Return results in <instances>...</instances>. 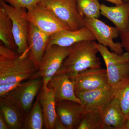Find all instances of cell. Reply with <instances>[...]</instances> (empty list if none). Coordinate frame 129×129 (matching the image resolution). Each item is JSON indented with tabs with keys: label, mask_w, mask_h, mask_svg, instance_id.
Masks as SVG:
<instances>
[{
	"label": "cell",
	"mask_w": 129,
	"mask_h": 129,
	"mask_svg": "<svg viewBox=\"0 0 129 129\" xmlns=\"http://www.w3.org/2000/svg\"><path fill=\"white\" fill-rule=\"evenodd\" d=\"M38 69L29 55H20L5 45L0 46V97L37 74Z\"/></svg>",
	"instance_id": "obj_1"
},
{
	"label": "cell",
	"mask_w": 129,
	"mask_h": 129,
	"mask_svg": "<svg viewBox=\"0 0 129 129\" xmlns=\"http://www.w3.org/2000/svg\"><path fill=\"white\" fill-rule=\"evenodd\" d=\"M94 41L79 42L70 47L68 55L56 74L69 76L88 69L101 68V62Z\"/></svg>",
	"instance_id": "obj_2"
},
{
	"label": "cell",
	"mask_w": 129,
	"mask_h": 129,
	"mask_svg": "<svg viewBox=\"0 0 129 129\" xmlns=\"http://www.w3.org/2000/svg\"><path fill=\"white\" fill-rule=\"evenodd\" d=\"M106 64L109 84L113 88L129 78V52L119 55L111 52L107 47L95 43Z\"/></svg>",
	"instance_id": "obj_3"
},
{
	"label": "cell",
	"mask_w": 129,
	"mask_h": 129,
	"mask_svg": "<svg viewBox=\"0 0 129 129\" xmlns=\"http://www.w3.org/2000/svg\"><path fill=\"white\" fill-rule=\"evenodd\" d=\"M43 85V80L37 72L32 78L21 83L4 96L27 115L30 110L35 98Z\"/></svg>",
	"instance_id": "obj_4"
},
{
	"label": "cell",
	"mask_w": 129,
	"mask_h": 129,
	"mask_svg": "<svg viewBox=\"0 0 129 129\" xmlns=\"http://www.w3.org/2000/svg\"><path fill=\"white\" fill-rule=\"evenodd\" d=\"M38 4L52 12L70 30L85 26L84 18L77 10L76 0H41Z\"/></svg>",
	"instance_id": "obj_5"
},
{
	"label": "cell",
	"mask_w": 129,
	"mask_h": 129,
	"mask_svg": "<svg viewBox=\"0 0 129 129\" xmlns=\"http://www.w3.org/2000/svg\"><path fill=\"white\" fill-rule=\"evenodd\" d=\"M0 6L3 8L11 19L13 33L18 53L20 55H29L28 42L29 23L24 16L26 9L15 8L7 4L4 0H0Z\"/></svg>",
	"instance_id": "obj_6"
},
{
	"label": "cell",
	"mask_w": 129,
	"mask_h": 129,
	"mask_svg": "<svg viewBox=\"0 0 129 129\" xmlns=\"http://www.w3.org/2000/svg\"><path fill=\"white\" fill-rule=\"evenodd\" d=\"M24 16L29 23L37 27L49 37L62 30H70L52 12L39 4L26 11Z\"/></svg>",
	"instance_id": "obj_7"
},
{
	"label": "cell",
	"mask_w": 129,
	"mask_h": 129,
	"mask_svg": "<svg viewBox=\"0 0 129 129\" xmlns=\"http://www.w3.org/2000/svg\"><path fill=\"white\" fill-rule=\"evenodd\" d=\"M69 51L70 47L54 45L47 47L38 68V73L43 80L42 87L47 86L49 81L60 68Z\"/></svg>",
	"instance_id": "obj_8"
},
{
	"label": "cell",
	"mask_w": 129,
	"mask_h": 129,
	"mask_svg": "<svg viewBox=\"0 0 129 129\" xmlns=\"http://www.w3.org/2000/svg\"><path fill=\"white\" fill-rule=\"evenodd\" d=\"M84 22L85 26L93 33L98 44L109 47L111 50L119 55L123 53L121 43L114 41L120 33L117 28L107 25L98 18H84Z\"/></svg>",
	"instance_id": "obj_9"
},
{
	"label": "cell",
	"mask_w": 129,
	"mask_h": 129,
	"mask_svg": "<svg viewBox=\"0 0 129 129\" xmlns=\"http://www.w3.org/2000/svg\"><path fill=\"white\" fill-rule=\"evenodd\" d=\"M75 91H85L105 88L109 84L106 69H88L69 76Z\"/></svg>",
	"instance_id": "obj_10"
},
{
	"label": "cell",
	"mask_w": 129,
	"mask_h": 129,
	"mask_svg": "<svg viewBox=\"0 0 129 129\" xmlns=\"http://www.w3.org/2000/svg\"><path fill=\"white\" fill-rule=\"evenodd\" d=\"M56 112L67 129H77L85 114L82 104L69 100L56 102Z\"/></svg>",
	"instance_id": "obj_11"
},
{
	"label": "cell",
	"mask_w": 129,
	"mask_h": 129,
	"mask_svg": "<svg viewBox=\"0 0 129 129\" xmlns=\"http://www.w3.org/2000/svg\"><path fill=\"white\" fill-rule=\"evenodd\" d=\"M86 112L95 109H100L114 97L113 88L110 86L85 91H75Z\"/></svg>",
	"instance_id": "obj_12"
},
{
	"label": "cell",
	"mask_w": 129,
	"mask_h": 129,
	"mask_svg": "<svg viewBox=\"0 0 129 129\" xmlns=\"http://www.w3.org/2000/svg\"><path fill=\"white\" fill-rule=\"evenodd\" d=\"M96 40L93 33L85 25L78 30H64L52 35L49 37L47 47L54 45L69 47L79 42Z\"/></svg>",
	"instance_id": "obj_13"
},
{
	"label": "cell",
	"mask_w": 129,
	"mask_h": 129,
	"mask_svg": "<svg viewBox=\"0 0 129 129\" xmlns=\"http://www.w3.org/2000/svg\"><path fill=\"white\" fill-rule=\"evenodd\" d=\"M49 37L37 27L29 23L28 36L29 56L38 70L40 62L47 47Z\"/></svg>",
	"instance_id": "obj_14"
},
{
	"label": "cell",
	"mask_w": 129,
	"mask_h": 129,
	"mask_svg": "<svg viewBox=\"0 0 129 129\" xmlns=\"http://www.w3.org/2000/svg\"><path fill=\"white\" fill-rule=\"evenodd\" d=\"M47 87L54 92L56 102L69 100L79 103L81 102L75 94L73 83L65 75L55 74L49 81Z\"/></svg>",
	"instance_id": "obj_15"
},
{
	"label": "cell",
	"mask_w": 129,
	"mask_h": 129,
	"mask_svg": "<svg viewBox=\"0 0 129 129\" xmlns=\"http://www.w3.org/2000/svg\"><path fill=\"white\" fill-rule=\"evenodd\" d=\"M103 123L107 129H122L124 115L118 100L114 96L100 109Z\"/></svg>",
	"instance_id": "obj_16"
},
{
	"label": "cell",
	"mask_w": 129,
	"mask_h": 129,
	"mask_svg": "<svg viewBox=\"0 0 129 129\" xmlns=\"http://www.w3.org/2000/svg\"><path fill=\"white\" fill-rule=\"evenodd\" d=\"M101 14L108 19L115 25L120 33L127 28L129 22V4L109 7L101 4Z\"/></svg>",
	"instance_id": "obj_17"
},
{
	"label": "cell",
	"mask_w": 129,
	"mask_h": 129,
	"mask_svg": "<svg viewBox=\"0 0 129 129\" xmlns=\"http://www.w3.org/2000/svg\"><path fill=\"white\" fill-rule=\"evenodd\" d=\"M44 117V126L47 129H53L57 117L54 92L47 86L42 87L38 94Z\"/></svg>",
	"instance_id": "obj_18"
},
{
	"label": "cell",
	"mask_w": 129,
	"mask_h": 129,
	"mask_svg": "<svg viewBox=\"0 0 129 129\" xmlns=\"http://www.w3.org/2000/svg\"><path fill=\"white\" fill-rule=\"evenodd\" d=\"M0 110L9 129H24V115L12 102L4 98L1 97Z\"/></svg>",
	"instance_id": "obj_19"
},
{
	"label": "cell",
	"mask_w": 129,
	"mask_h": 129,
	"mask_svg": "<svg viewBox=\"0 0 129 129\" xmlns=\"http://www.w3.org/2000/svg\"><path fill=\"white\" fill-rule=\"evenodd\" d=\"M0 39L4 45L13 50H17L13 33L11 19L0 6Z\"/></svg>",
	"instance_id": "obj_20"
},
{
	"label": "cell",
	"mask_w": 129,
	"mask_h": 129,
	"mask_svg": "<svg viewBox=\"0 0 129 129\" xmlns=\"http://www.w3.org/2000/svg\"><path fill=\"white\" fill-rule=\"evenodd\" d=\"M44 125V115L38 95L32 109L25 117L24 129H41Z\"/></svg>",
	"instance_id": "obj_21"
},
{
	"label": "cell",
	"mask_w": 129,
	"mask_h": 129,
	"mask_svg": "<svg viewBox=\"0 0 129 129\" xmlns=\"http://www.w3.org/2000/svg\"><path fill=\"white\" fill-rule=\"evenodd\" d=\"M113 88L114 96L118 100L124 115L125 122L129 117V78Z\"/></svg>",
	"instance_id": "obj_22"
},
{
	"label": "cell",
	"mask_w": 129,
	"mask_h": 129,
	"mask_svg": "<svg viewBox=\"0 0 129 129\" xmlns=\"http://www.w3.org/2000/svg\"><path fill=\"white\" fill-rule=\"evenodd\" d=\"M78 12L84 18H98L101 5L98 0H76Z\"/></svg>",
	"instance_id": "obj_23"
},
{
	"label": "cell",
	"mask_w": 129,
	"mask_h": 129,
	"mask_svg": "<svg viewBox=\"0 0 129 129\" xmlns=\"http://www.w3.org/2000/svg\"><path fill=\"white\" fill-rule=\"evenodd\" d=\"M77 129H107L100 109H95L86 112Z\"/></svg>",
	"instance_id": "obj_24"
},
{
	"label": "cell",
	"mask_w": 129,
	"mask_h": 129,
	"mask_svg": "<svg viewBox=\"0 0 129 129\" xmlns=\"http://www.w3.org/2000/svg\"><path fill=\"white\" fill-rule=\"evenodd\" d=\"M13 7L23 8L27 11L32 9L39 4L41 0H4Z\"/></svg>",
	"instance_id": "obj_25"
},
{
	"label": "cell",
	"mask_w": 129,
	"mask_h": 129,
	"mask_svg": "<svg viewBox=\"0 0 129 129\" xmlns=\"http://www.w3.org/2000/svg\"><path fill=\"white\" fill-rule=\"evenodd\" d=\"M121 44L123 48L128 51L129 50V22L127 28L123 32L120 33Z\"/></svg>",
	"instance_id": "obj_26"
},
{
	"label": "cell",
	"mask_w": 129,
	"mask_h": 129,
	"mask_svg": "<svg viewBox=\"0 0 129 129\" xmlns=\"http://www.w3.org/2000/svg\"><path fill=\"white\" fill-rule=\"evenodd\" d=\"M53 129H67V127L57 115L54 123Z\"/></svg>",
	"instance_id": "obj_27"
},
{
	"label": "cell",
	"mask_w": 129,
	"mask_h": 129,
	"mask_svg": "<svg viewBox=\"0 0 129 129\" xmlns=\"http://www.w3.org/2000/svg\"><path fill=\"white\" fill-rule=\"evenodd\" d=\"M9 127L3 116L0 114V129H8Z\"/></svg>",
	"instance_id": "obj_28"
},
{
	"label": "cell",
	"mask_w": 129,
	"mask_h": 129,
	"mask_svg": "<svg viewBox=\"0 0 129 129\" xmlns=\"http://www.w3.org/2000/svg\"><path fill=\"white\" fill-rule=\"evenodd\" d=\"M105 1L113 3L115 5H120L124 4L122 0H105Z\"/></svg>",
	"instance_id": "obj_29"
},
{
	"label": "cell",
	"mask_w": 129,
	"mask_h": 129,
	"mask_svg": "<svg viewBox=\"0 0 129 129\" xmlns=\"http://www.w3.org/2000/svg\"><path fill=\"white\" fill-rule=\"evenodd\" d=\"M122 129H129V117L127 120L125 121Z\"/></svg>",
	"instance_id": "obj_30"
},
{
	"label": "cell",
	"mask_w": 129,
	"mask_h": 129,
	"mask_svg": "<svg viewBox=\"0 0 129 129\" xmlns=\"http://www.w3.org/2000/svg\"><path fill=\"white\" fill-rule=\"evenodd\" d=\"M122 1L124 3H126V4L129 3V0H122Z\"/></svg>",
	"instance_id": "obj_31"
},
{
	"label": "cell",
	"mask_w": 129,
	"mask_h": 129,
	"mask_svg": "<svg viewBox=\"0 0 129 129\" xmlns=\"http://www.w3.org/2000/svg\"><path fill=\"white\" fill-rule=\"evenodd\" d=\"M128 51H129V50H128Z\"/></svg>",
	"instance_id": "obj_32"
},
{
	"label": "cell",
	"mask_w": 129,
	"mask_h": 129,
	"mask_svg": "<svg viewBox=\"0 0 129 129\" xmlns=\"http://www.w3.org/2000/svg\"><path fill=\"white\" fill-rule=\"evenodd\" d=\"M128 4H129V3H128Z\"/></svg>",
	"instance_id": "obj_33"
}]
</instances>
